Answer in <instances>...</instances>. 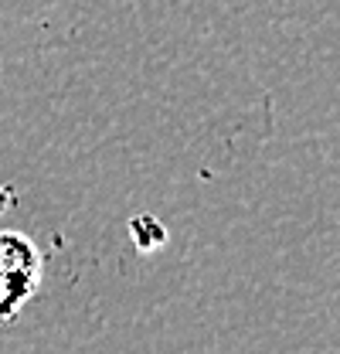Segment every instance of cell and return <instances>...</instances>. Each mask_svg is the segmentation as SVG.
I'll return each instance as SVG.
<instances>
[{"mask_svg":"<svg viewBox=\"0 0 340 354\" xmlns=\"http://www.w3.org/2000/svg\"><path fill=\"white\" fill-rule=\"evenodd\" d=\"M44 279V256L38 242L17 228H0V327L14 324Z\"/></svg>","mask_w":340,"mask_h":354,"instance_id":"obj_1","label":"cell"},{"mask_svg":"<svg viewBox=\"0 0 340 354\" xmlns=\"http://www.w3.org/2000/svg\"><path fill=\"white\" fill-rule=\"evenodd\" d=\"M129 239L140 252H160L167 245V225L157 215H133L129 218Z\"/></svg>","mask_w":340,"mask_h":354,"instance_id":"obj_2","label":"cell"}]
</instances>
